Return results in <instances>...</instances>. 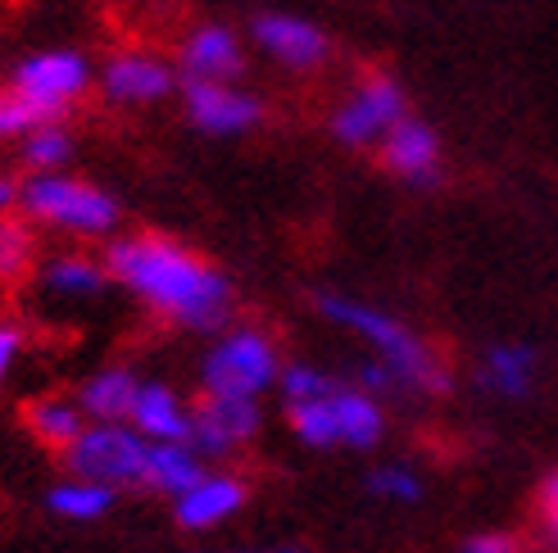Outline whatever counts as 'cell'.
Returning <instances> with one entry per match:
<instances>
[{
    "label": "cell",
    "instance_id": "4316f807",
    "mask_svg": "<svg viewBox=\"0 0 558 553\" xmlns=\"http://www.w3.org/2000/svg\"><path fill=\"white\" fill-rule=\"evenodd\" d=\"M41 123H54V119H46L37 105H27L14 87L0 91V142H27Z\"/></svg>",
    "mask_w": 558,
    "mask_h": 553
},
{
    "label": "cell",
    "instance_id": "7a4b0ae2",
    "mask_svg": "<svg viewBox=\"0 0 558 553\" xmlns=\"http://www.w3.org/2000/svg\"><path fill=\"white\" fill-rule=\"evenodd\" d=\"M314 309L337 322L341 331H350V336H359L377 364H386L390 372H396L400 391H417V395H445L454 385L450 368H445V358L417 336V331L409 322H400L396 314L377 309V304L368 299H354V295H341V291H318L314 295Z\"/></svg>",
    "mask_w": 558,
    "mask_h": 553
},
{
    "label": "cell",
    "instance_id": "ac0fdd59",
    "mask_svg": "<svg viewBox=\"0 0 558 553\" xmlns=\"http://www.w3.org/2000/svg\"><path fill=\"white\" fill-rule=\"evenodd\" d=\"M477 385L495 400H526L536 385V349L518 341H499L482 354Z\"/></svg>",
    "mask_w": 558,
    "mask_h": 553
},
{
    "label": "cell",
    "instance_id": "7c38bea8",
    "mask_svg": "<svg viewBox=\"0 0 558 553\" xmlns=\"http://www.w3.org/2000/svg\"><path fill=\"white\" fill-rule=\"evenodd\" d=\"M178 73L186 82H236L245 73V46L228 23H201L178 46Z\"/></svg>",
    "mask_w": 558,
    "mask_h": 553
},
{
    "label": "cell",
    "instance_id": "5bb4252c",
    "mask_svg": "<svg viewBox=\"0 0 558 553\" xmlns=\"http://www.w3.org/2000/svg\"><path fill=\"white\" fill-rule=\"evenodd\" d=\"M440 136L432 123L423 119H400L396 127L386 132V142H381V163L396 177H404L409 186H432L440 177Z\"/></svg>",
    "mask_w": 558,
    "mask_h": 553
},
{
    "label": "cell",
    "instance_id": "4dcf8cb0",
    "mask_svg": "<svg viewBox=\"0 0 558 553\" xmlns=\"http://www.w3.org/2000/svg\"><path fill=\"white\" fill-rule=\"evenodd\" d=\"M459 553H522V544L509 531H482V536H468Z\"/></svg>",
    "mask_w": 558,
    "mask_h": 553
},
{
    "label": "cell",
    "instance_id": "603a6c76",
    "mask_svg": "<svg viewBox=\"0 0 558 553\" xmlns=\"http://www.w3.org/2000/svg\"><path fill=\"white\" fill-rule=\"evenodd\" d=\"M337 391V385H331ZM331 391L323 400H310V404H291L287 408V422H291V435L300 440L304 450H337V418H331Z\"/></svg>",
    "mask_w": 558,
    "mask_h": 553
},
{
    "label": "cell",
    "instance_id": "d6986e66",
    "mask_svg": "<svg viewBox=\"0 0 558 553\" xmlns=\"http://www.w3.org/2000/svg\"><path fill=\"white\" fill-rule=\"evenodd\" d=\"M114 282L105 268V259H92V255H54L41 263V291L50 299H64V304H87L96 295H105V286Z\"/></svg>",
    "mask_w": 558,
    "mask_h": 553
},
{
    "label": "cell",
    "instance_id": "3957f363",
    "mask_svg": "<svg viewBox=\"0 0 558 553\" xmlns=\"http://www.w3.org/2000/svg\"><path fill=\"white\" fill-rule=\"evenodd\" d=\"M23 218H33L37 228L64 232V236H114L123 223V205L109 196L105 186L73 177V173H33L23 177Z\"/></svg>",
    "mask_w": 558,
    "mask_h": 553
},
{
    "label": "cell",
    "instance_id": "d4e9b609",
    "mask_svg": "<svg viewBox=\"0 0 558 553\" xmlns=\"http://www.w3.org/2000/svg\"><path fill=\"white\" fill-rule=\"evenodd\" d=\"M364 486L381 504H417L423 500V477H417L409 463H377Z\"/></svg>",
    "mask_w": 558,
    "mask_h": 553
},
{
    "label": "cell",
    "instance_id": "6da1fadb",
    "mask_svg": "<svg viewBox=\"0 0 558 553\" xmlns=\"http://www.w3.org/2000/svg\"><path fill=\"white\" fill-rule=\"evenodd\" d=\"M105 268L132 299L182 331H228L232 322V276L173 236L136 232L109 241Z\"/></svg>",
    "mask_w": 558,
    "mask_h": 553
},
{
    "label": "cell",
    "instance_id": "5b68a950",
    "mask_svg": "<svg viewBox=\"0 0 558 553\" xmlns=\"http://www.w3.org/2000/svg\"><path fill=\"white\" fill-rule=\"evenodd\" d=\"M69 477L96 481L105 490H146L150 440H142L128 422H92L77 435V445L64 454Z\"/></svg>",
    "mask_w": 558,
    "mask_h": 553
},
{
    "label": "cell",
    "instance_id": "836d02e7",
    "mask_svg": "<svg viewBox=\"0 0 558 553\" xmlns=\"http://www.w3.org/2000/svg\"><path fill=\"white\" fill-rule=\"evenodd\" d=\"M228 553H304L295 544H272V549H228Z\"/></svg>",
    "mask_w": 558,
    "mask_h": 553
},
{
    "label": "cell",
    "instance_id": "d6a6232c",
    "mask_svg": "<svg viewBox=\"0 0 558 553\" xmlns=\"http://www.w3.org/2000/svg\"><path fill=\"white\" fill-rule=\"evenodd\" d=\"M541 513L545 521H558V467L541 481Z\"/></svg>",
    "mask_w": 558,
    "mask_h": 553
},
{
    "label": "cell",
    "instance_id": "cb8c5ba5",
    "mask_svg": "<svg viewBox=\"0 0 558 553\" xmlns=\"http://www.w3.org/2000/svg\"><path fill=\"white\" fill-rule=\"evenodd\" d=\"M69 159H73V132L60 127V123H41V127L23 142L27 177H33V173H64Z\"/></svg>",
    "mask_w": 558,
    "mask_h": 553
},
{
    "label": "cell",
    "instance_id": "f1b7e54d",
    "mask_svg": "<svg viewBox=\"0 0 558 553\" xmlns=\"http://www.w3.org/2000/svg\"><path fill=\"white\" fill-rule=\"evenodd\" d=\"M23 345H27V341H23V327L0 318V385H5V381H10V372L19 368Z\"/></svg>",
    "mask_w": 558,
    "mask_h": 553
},
{
    "label": "cell",
    "instance_id": "1f68e13d",
    "mask_svg": "<svg viewBox=\"0 0 558 553\" xmlns=\"http://www.w3.org/2000/svg\"><path fill=\"white\" fill-rule=\"evenodd\" d=\"M23 205V177H0V218L19 213Z\"/></svg>",
    "mask_w": 558,
    "mask_h": 553
},
{
    "label": "cell",
    "instance_id": "52a82bcc",
    "mask_svg": "<svg viewBox=\"0 0 558 553\" xmlns=\"http://www.w3.org/2000/svg\"><path fill=\"white\" fill-rule=\"evenodd\" d=\"M96 69L82 50H37L14 69V91L37 105L46 119H60L69 105L92 91Z\"/></svg>",
    "mask_w": 558,
    "mask_h": 553
},
{
    "label": "cell",
    "instance_id": "9a60e30c",
    "mask_svg": "<svg viewBox=\"0 0 558 553\" xmlns=\"http://www.w3.org/2000/svg\"><path fill=\"white\" fill-rule=\"evenodd\" d=\"M128 427L150 445H186L191 440V404L169 381H142Z\"/></svg>",
    "mask_w": 558,
    "mask_h": 553
},
{
    "label": "cell",
    "instance_id": "8992f818",
    "mask_svg": "<svg viewBox=\"0 0 558 553\" xmlns=\"http://www.w3.org/2000/svg\"><path fill=\"white\" fill-rule=\"evenodd\" d=\"M400 119H409L404 87L396 77L373 73L337 105V114H331V136H337L345 150H368V146H381L386 132Z\"/></svg>",
    "mask_w": 558,
    "mask_h": 553
},
{
    "label": "cell",
    "instance_id": "484cf974",
    "mask_svg": "<svg viewBox=\"0 0 558 553\" xmlns=\"http://www.w3.org/2000/svg\"><path fill=\"white\" fill-rule=\"evenodd\" d=\"M331 385H337V377L314 368V364H287L282 377H277V395H282V404H310V400H323Z\"/></svg>",
    "mask_w": 558,
    "mask_h": 553
},
{
    "label": "cell",
    "instance_id": "44dd1931",
    "mask_svg": "<svg viewBox=\"0 0 558 553\" xmlns=\"http://www.w3.org/2000/svg\"><path fill=\"white\" fill-rule=\"evenodd\" d=\"M209 472L205 458L191 445H150V463H146V490L182 500L191 486H201V477Z\"/></svg>",
    "mask_w": 558,
    "mask_h": 553
},
{
    "label": "cell",
    "instance_id": "4fadbf2b",
    "mask_svg": "<svg viewBox=\"0 0 558 553\" xmlns=\"http://www.w3.org/2000/svg\"><path fill=\"white\" fill-rule=\"evenodd\" d=\"M250 500V486L236 472H205L201 486H191L182 500H173V521L182 531H214L232 521Z\"/></svg>",
    "mask_w": 558,
    "mask_h": 553
},
{
    "label": "cell",
    "instance_id": "9c48e42d",
    "mask_svg": "<svg viewBox=\"0 0 558 553\" xmlns=\"http://www.w3.org/2000/svg\"><path fill=\"white\" fill-rule=\"evenodd\" d=\"M250 41L291 73H314L331 60V37L318 23L300 19V14H277V10L255 14V23H250Z\"/></svg>",
    "mask_w": 558,
    "mask_h": 553
},
{
    "label": "cell",
    "instance_id": "e0dca14e",
    "mask_svg": "<svg viewBox=\"0 0 558 553\" xmlns=\"http://www.w3.org/2000/svg\"><path fill=\"white\" fill-rule=\"evenodd\" d=\"M331 418H337V440L345 450H377L386 435L381 400L350 381H337V391H331Z\"/></svg>",
    "mask_w": 558,
    "mask_h": 553
},
{
    "label": "cell",
    "instance_id": "2e32d148",
    "mask_svg": "<svg viewBox=\"0 0 558 553\" xmlns=\"http://www.w3.org/2000/svg\"><path fill=\"white\" fill-rule=\"evenodd\" d=\"M136 391H142V377L123 364H109V368H96L87 381L77 385V408L87 413V422H128L132 418V404H136Z\"/></svg>",
    "mask_w": 558,
    "mask_h": 553
},
{
    "label": "cell",
    "instance_id": "ba28073f",
    "mask_svg": "<svg viewBox=\"0 0 558 553\" xmlns=\"http://www.w3.org/2000/svg\"><path fill=\"white\" fill-rule=\"evenodd\" d=\"M264 431V408L259 400H201L191 408V440L186 445L209 458H232L250 440Z\"/></svg>",
    "mask_w": 558,
    "mask_h": 553
},
{
    "label": "cell",
    "instance_id": "277c9868",
    "mask_svg": "<svg viewBox=\"0 0 558 553\" xmlns=\"http://www.w3.org/2000/svg\"><path fill=\"white\" fill-rule=\"evenodd\" d=\"M282 354L277 341L259 327H228L201 358V395L209 400H259L277 391L282 377Z\"/></svg>",
    "mask_w": 558,
    "mask_h": 553
},
{
    "label": "cell",
    "instance_id": "30bf717a",
    "mask_svg": "<svg viewBox=\"0 0 558 553\" xmlns=\"http://www.w3.org/2000/svg\"><path fill=\"white\" fill-rule=\"evenodd\" d=\"M105 100L114 105H159L178 87V69L155 50H119L96 73Z\"/></svg>",
    "mask_w": 558,
    "mask_h": 553
},
{
    "label": "cell",
    "instance_id": "8fae6325",
    "mask_svg": "<svg viewBox=\"0 0 558 553\" xmlns=\"http://www.w3.org/2000/svg\"><path fill=\"white\" fill-rule=\"evenodd\" d=\"M182 105H186V119L209 136H245L264 119L259 96H250L236 82H186Z\"/></svg>",
    "mask_w": 558,
    "mask_h": 553
},
{
    "label": "cell",
    "instance_id": "7402d4cb",
    "mask_svg": "<svg viewBox=\"0 0 558 553\" xmlns=\"http://www.w3.org/2000/svg\"><path fill=\"white\" fill-rule=\"evenodd\" d=\"M46 508L64 521H100L109 508H114V490L82 481V477H64L46 490Z\"/></svg>",
    "mask_w": 558,
    "mask_h": 553
},
{
    "label": "cell",
    "instance_id": "f546056e",
    "mask_svg": "<svg viewBox=\"0 0 558 553\" xmlns=\"http://www.w3.org/2000/svg\"><path fill=\"white\" fill-rule=\"evenodd\" d=\"M354 385H359V391H368V395H377V400H381V395H396V391H400L396 372H390L386 364H377V358H368V364L359 368V381H354Z\"/></svg>",
    "mask_w": 558,
    "mask_h": 553
},
{
    "label": "cell",
    "instance_id": "e575fe53",
    "mask_svg": "<svg viewBox=\"0 0 558 553\" xmlns=\"http://www.w3.org/2000/svg\"><path fill=\"white\" fill-rule=\"evenodd\" d=\"M549 536H554V544H558V521H549Z\"/></svg>",
    "mask_w": 558,
    "mask_h": 553
},
{
    "label": "cell",
    "instance_id": "83f0119b",
    "mask_svg": "<svg viewBox=\"0 0 558 553\" xmlns=\"http://www.w3.org/2000/svg\"><path fill=\"white\" fill-rule=\"evenodd\" d=\"M33 263V232L19 218H0V276H19Z\"/></svg>",
    "mask_w": 558,
    "mask_h": 553
},
{
    "label": "cell",
    "instance_id": "ffe728a7",
    "mask_svg": "<svg viewBox=\"0 0 558 553\" xmlns=\"http://www.w3.org/2000/svg\"><path fill=\"white\" fill-rule=\"evenodd\" d=\"M23 422H27V431H33L37 445H46L54 454H69L77 445V435L92 427L87 413L77 408L73 395H41V400H33V404H27V413H23Z\"/></svg>",
    "mask_w": 558,
    "mask_h": 553
}]
</instances>
